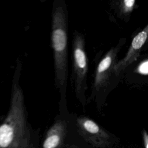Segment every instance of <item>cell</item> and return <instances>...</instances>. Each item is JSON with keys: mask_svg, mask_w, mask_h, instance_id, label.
Segmentation results:
<instances>
[{"mask_svg": "<svg viewBox=\"0 0 148 148\" xmlns=\"http://www.w3.org/2000/svg\"><path fill=\"white\" fill-rule=\"evenodd\" d=\"M21 63L14 74L9 112L0 124V148H35L27 123L24 97L19 84Z\"/></svg>", "mask_w": 148, "mask_h": 148, "instance_id": "6da1fadb", "label": "cell"}, {"mask_svg": "<svg viewBox=\"0 0 148 148\" xmlns=\"http://www.w3.org/2000/svg\"><path fill=\"white\" fill-rule=\"evenodd\" d=\"M140 67H146L145 68L142 69L140 70L142 71L143 72H147V71H148V64L147 63V64H145L144 65L143 64L142 65L140 66Z\"/></svg>", "mask_w": 148, "mask_h": 148, "instance_id": "30bf717a", "label": "cell"}, {"mask_svg": "<svg viewBox=\"0 0 148 148\" xmlns=\"http://www.w3.org/2000/svg\"><path fill=\"white\" fill-rule=\"evenodd\" d=\"M51 41L53 52L55 84L61 107H66L68 79V14L66 5L58 2L51 14Z\"/></svg>", "mask_w": 148, "mask_h": 148, "instance_id": "7a4b0ae2", "label": "cell"}, {"mask_svg": "<svg viewBox=\"0 0 148 148\" xmlns=\"http://www.w3.org/2000/svg\"><path fill=\"white\" fill-rule=\"evenodd\" d=\"M125 42L124 38L120 40L117 45L110 49L99 62L95 72L90 99L97 100L108 87L113 75H115L113 67L118 61V53Z\"/></svg>", "mask_w": 148, "mask_h": 148, "instance_id": "277c9868", "label": "cell"}, {"mask_svg": "<svg viewBox=\"0 0 148 148\" xmlns=\"http://www.w3.org/2000/svg\"><path fill=\"white\" fill-rule=\"evenodd\" d=\"M135 0H120L115 2L116 13L119 18L127 22L136 4Z\"/></svg>", "mask_w": 148, "mask_h": 148, "instance_id": "ba28073f", "label": "cell"}, {"mask_svg": "<svg viewBox=\"0 0 148 148\" xmlns=\"http://www.w3.org/2000/svg\"><path fill=\"white\" fill-rule=\"evenodd\" d=\"M142 136L145 147L148 148V133L145 130H143L142 131Z\"/></svg>", "mask_w": 148, "mask_h": 148, "instance_id": "9c48e42d", "label": "cell"}, {"mask_svg": "<svg viewBox=\"0 0 148 148\" xmlns=\"http://www.w3.org/2000/svg\"><path fill=\"white\" fill-rule=\"evenodd\" d=\"M67 132L64 120L58 119L47 130L42 143L43 148H60L64 143Z\"/></svg>", "mask_w": 148, "mask_h": 148, "instance_id": "52a82bcc", "label": "cell"}, {"mask_svg": "<svg viewBox=\"0 0 148 148\" xmlns=\"http://www.w3.org/2000/svg\"><path fill=\"white\" fill-rule=\"evenodd\" d=\"M148 42V24L132 39L129 49L123 58L118 61L113 67L115 75H119L126 68L135 61L143 46Z\"/></svg>", "mask_w": 148, "mask_h": 148, "instance_id": "8992f818", "label": "cell"}, {"mask_svg": "<svg viewBox=\"0 0 148 148\" xmlns=\"http://www.w3.org/2000/svg\"><path fill=\"white\" fill-rule=\"evenodd\" d=\"M72 80L76 97L83 108L86 105V91L87 89V77L88 60L85 50V39L83 35L75 31L73 38Z\"/></svg>", "mask_w": 148, "mask_h": 148, "instance_id": "3957f363", "label": "cell"}, {"mask_svg": "<svg viewBox=\"0 0 148 148\" xmlns=\"http://www.w3.org/2000/svg\"><path fill=\"white\" fill-rule=\"evenodd\" d=\"M76 125L79 134L93 146L105 148L111 143L110 134L92 119L86 116H79Z\"/></svg>", "mask_w": 148, "mask_h": 148, "instance_id": "5b68a950", "label": "cell"}]
</instances>
